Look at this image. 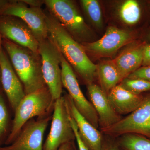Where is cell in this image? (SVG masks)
I'll use <instances>...</instances> for the list:
<instances>
[{
  "label": "cell",
  "mask_w": 150,
  "mask_h": 150,
  "mask_svg": "<svg viewBox=\"0 0 150 150\" xmlns=\"http://www.w3.org/2000/svg\"><path fill=\"white\" fill-rule=\"evenodd\" d=\"M46 23L51 40L56 44L76 74L86 85L93 83L97 66L89 58L81 44L69 34L46 9Z\"/></svg>",
  "instance_id": "cell-1"
},
{
  "label": "cell",
  "mask_w": 150,
  "mask_h": 150,
  "mask_svg": "<svg viewBox=\"0 0 150 150\" xmlns=\"http://www.w3.org/2000/svg\"><path fill=\"white\" fill-rule=\"evenodd\" d=\"M2 46L23 86L25 95L47 86L39 53L2 38Z\"/></svg>",
  "instance_id": "cell-2"
},
{
  "label": "cell",
  "mask_w": 150,
  "mask_h": 150,
  "mask_svg": "<svg viewBox=\"0 0 150 150\" xmlns=\"http://www.w3.org/2000/svg\"><path fill=\"white\" fill-rule=\"evenodd\" d=\"M55 101L47 86L26 95L14 112L11 133L5 146L15 141L22 127L29 120L35 117L43 118L51 115Z\"/></svg>",
  "instance_id": "cell-3"
},
{
  "label": "cell",
  "mask_w": 150,
  "mask_h": 150,
  "mask_svg": "<svg viewBox=\"0 0 150 150\" xmlns=\"http://www.w3.org/2000/svg\"><path fill=\"white\" fill-rule=\"evenodd\" d=\"M46 9L80 43L91 42L93 34L74 1L44 0Z\"/></svg>",
  "instance_id": "cell-4"
},
{
  "label": "cell",
  "mask_w": 150,
  "mask_h": 150,
  "mask_svg": "<svg viewBox=\"0 0 150 150\" xmlns=\"http://www.w3.org/2000/svg\"><path fill=\"white\" fill-rule=\"evenodd\" d=\"M38 53L41 57L44 81L54 100L62 96L61 61L62 54L50 36L39 42Z\"/></svg>",
  "instance_id": "cell-5"
},
{
  "label": "cell",
  "mask_w": 150,
  "mask_h": 150,
  "mask_svg": "<svg viewBox=\"0 0 150 150\" xmlns=\"http://www.w3.org/2000/svg\"><path fill=\"white\" fill-rule=\"evenodd\" d=\"M100 130L101 133L110 137L133 134L150 139V93L144 97L141 105L128 116Z\"/></svg>",
  "instance_id": "cell-6"
},
{
  "label": "cell",
  "mask_w": 150,
  "mask_h": 150,
  "mask_svg": "<svg viewBox=\"0 0 150 150\" xmlns=\"http://www.w3.org/2000/svg\"><path fill=\"white\" fill-rule=\"evenodd\" d=\"M18 17L28 25L38 42L48 38L49 33L46 15L41 8L29 6L22 0H6L0 9V16Z\"/></svg>",
  "instance_id": "cell-7"
},
{
  "label": "cell",
  "mask_w": 150,
  "mask_h": 150,
  "mask_svg": "<svg viewBox=\"0 0 150 150\" xmlns=\"http://www.w3.org/2000/svg\"><path fill=\"white\" fill-rule=\"evenodd\" d=\"M75 140L69 114L62 96L54 103L51 129L43 144V150H58L62 145Z\"/></svg>",
  "instance_id": "cell-8"
},
{
  "label": "cell",
  "mask_w": 150,
  "mask_h": 150,
  "mask_svg": "<svg viewBox=\"0 0 150 150\" xmlns=\"http://www.w3.org/2000/svg\"><path fill=\"white\" fill-rule=\"evenodd\" d=\"M61 68L63 87L67 90L79 112L95 128L98 129L99 122L96 111L91 103L84 95L74 71L62 54Z\"/></svg>",
  "instance_id": "cell-9"
},
{
  "label": "cell",
  "mask_w": 150,
  "mask_h": 150,
  "mask_svg": "<svg viewBox=\"0 0 150 150\" xmlns=\"http://www.w3.org/2000/svg\"><path fill=\"white\" fill-rule=\"evenodd\" d=\"M52 115L32 119L22 128L11 144L0 147V150H43L44 134Z\"/></svg>",
  "instance_id": "cell-10"
},
{
  "label": "cell",
  "mask_w": 150,
  "mask_h": 150,
  "mask_svg": "<svg viewBox=\"0 0 150 150\" xmlns=\"http://www.w3.org/2000/svg\"><path fill=\"white\" fill-rule=\"evenodd\" d=\"M0 35L2 38L38 53L39 42L28 25L18 17L0 16Z\"/></svg>",
  "instance_id": "cell-11"
},
{
  "label": "cell",
  "mask_w": 150,
  "mask_h": 150,
  "mask_svg": "<svg viewBox=\"0 0 150 150\" xmlns=\"http://www.w3.org/2000/svg\"><path fill=\"white\" fill-rule=\"evenodd\" d=\"M134 39L131 33L115 26L108 28L102 38L94 42L81 43L86 53L97 56L114 54Z\"/></svg>",
  "instance_id": "cell-12"
},
{
  "label": "cell",
  "mask_w": 150,
  "mask_h": 150,
  "mask_svg": "<svg viewBox=\"0 0 150 150\" xmlns=\"http://www.w3.org/2000/svg\"><path fill=\"white\" fill-rule=\"evenodd\" d=\"M0 71L2 88L14 113L26 95L21 81L4 48L0 52Z\"/></svg>",
  "instance_id": "cell-13"
},
{
  "label": "cell",
  "mask_w": 150,
  "mask_h": 150,
  "mask_svg": "<svg viewBox=\"0 0 150 150\" xmlns=\"http://www.w3.org/2000/svg\"><path fill=\"white\" fill-rule=\"evenodd\" d=\"M69 113L76 124L80 136L90 150H102V133L79 112L69 94L63 96Z\"/></svg>",
  "instance_id": "cell-14"
},
{
  "label": "cell",
  "mask_w": 150,
  "mask_h": 150,
  "mask_svg": "<svg viewBox=\"0 0 150 150\" xmlns=\"http://www.w3.org/2000/svg\"><path fill=\"white\" fill-rule=\"evenodd\" d=\"M91 103L96 111L100 129H105L118 122L121 119L111 106L107 95L99 86L91 83L87 85Z\"/></svg>",
  "instance_id": "cell-15"
},
{
  "label": "cell",
  "mask_w": 150,
  "mask_h": 150,
  "mask_svg": "<svg viewBox=\"0 0 150 150\" xmlns=\"http://www.w3.org/2000/svg\"><path fill=\"white\" fill-rule=\"evenodd\" d=\"M146 42H138L112 60L123 79L142 67Z\"/></svg>",
  "instance_id": "cell-16"
},
{
  "label": "cell",
  "mask_w": 150,
  "mask_h": 150,
  "mask_svg": "<svg viewBox=\"0 0 150 150\" xmlns=\"http://www.w3.org/2000/svg\"><path fill=\"white\" fill-rule=\"evenodd\" d=\"M107 96L111 106L120 115L130 114L137 109L144 97L133 93L119 84L112 88Z\"/></svg>",
  "instance_id": "cell-17"
},
{
  "label": "cell",
  "mask_w": 150,
  "mask_h": 150,
  "mask_svg": "<svg viewBox=\"0 0 150 150\" xmlns=\"http://www.w3.org/2000/svg\"><path fill=\"white\" fill-rule=\"evenodd\" d=\"M97 76L100 86L107 95L123 79L112 61L102 62L97 65Z\"/></svg>",
  "instance_id": "cell-18"
},
{
  "label": "cell",
  "mask_w": 150,
  "mask_h": 150,
  "mask_svg": "<svg viewBox=\"0 0 150 150\" xmlns=\"http://www.w3.org/2000/svg\"><path fill=\"white\" fill-rule=\"evenodd\" d=\"M8 100L2 88L0 89V147L5 146L9 136L13 119Z\"/></svg>",
  "instance_id": "cell-19"
},
{
  "label": "cell",
  "mask_w": 150,
  "mask_h": 150,
  "mask_svg": "<svg viewBox=\"0 0 150 150\" xmlns=\"http://www.w3.org/2000/svg\"><path fill=\"white\" fill-rule=\"evenodd\" d=\"M118 137L117 146L121 150H150V139L144 136L129 134Z\"/></svg>",
  "instance_id": "cell-20"
},
{
  "label": "cell",
  "mask_w": 150,
  "mask_h": 150,
  "mask_svg": "<svg viewBox=\"0 0 150 150\" xmlns=\"http://www.w3.org/2000/svg\"><path fill=\"white\" fill-rule=\"evenodd\" d=\"M119 17L126 24H137L142 17V9L139 2L135 0H127L123 3L118 11Z\"/></svg>",
  "instance_id": "cell-21"
},
{
  "label": "cell",
  "mask_w": 150,
  "mask_h": 150,
  "mask_svg": "<svg viewBox=\"0 0 150 150\" xmlns=\"http://www.w3.org/2000/svg\"><path fill=\"white\" fill-rule=\"evenodd\" d=\"M80 2L85 13L92 23L96 27L103 26L102 11L100 4L96 0H81Z\"/></svg>",
  "instance_id": "cell-22"
},
{
  "label": "cell",
  "mask_w": 150,
  "mask_h": 150,
  "mask_svg": "<svg viewBox=\"0 0 150 150\" xmlns=\"http://www.w3.org/2000/svg\"><path fill=\"white\" fill-rule=\"evenodd\" d=\"M119 85L135 94L142 95L143 93L150 91V82L139 79L126 78Z\"/></svg>",
  "instance_id": "cell-23"
},
{
  "label": "cell",
  "mask_w": 150,
  "mask_h": 150,
  "mask_svg": "<svg viewBox=\"0 0 150 150\" xmlns=\"http://www.w3.org/2000/svg\"><path fill=\"white\" fill-rule=\"evenodd\" d=\"M127 78L139 79L150 82V65L142 66L129 75Z\"/></svg>",
  "instance_id": "cell-24"
},
{
  "label": "cell",
  "mask_w": 150,
  "mask_h": 150,
  "mask_svg": "<svg viewBox=\"0 0 150 150\" xmlns=\"http://www.w3.org/2000/svg\"><path fill=\"white\" fill-rule=\"evenodd\" d=\"M69 119L71 122V126L74 132L75 140H76L77 144L78 150H90L84 144L79 133V131L76 124L75 123L74 120L69 114Z\"/></svg>",
  "instance_id": "cell-25"
},
{
  "label": "cell",
  "mask_w": 150,
  "mask_h": 150,
  "mask_svg": "<svg viewBox=\"0 0 150 150\" xmlns=\"http://www.w3.org/2000/svg\"><path fill=\"white\" fill-rule=\"evenodd\" d=\"M150 65V44L146 43L144 48L142 66Z\"/></svg>",
  "instance_id": "cell-26"
},
{
  "label": "cell",
  "mask_w": 150,
  "mask_h": 150,
  "mask_svg": "<svg viewBox=\"0 0 150 150\" xmlns=\"http://www.w3.org/2000/svg\"><path fill=\"white\" fill-rule=\"evenodd\" d=\"M25 4L32 7L41 8L44 5V0H22Z\"/></svg>",
  "instance_id": "cell-27"
},
{
  "label": "cell",
  "mask_w": 150,
  "mask_h": 150,
  "mask_svg": "<svg viewBox=\"0 0 150 150\" xmlns=\"http://www.w3.org/2000/svg\"><path fill=\"white\" fill-rule=\"evenodd\" d=\"M58 150H77L74 141L68 142L62 145Z\"/></svg>",
  "instance_id": "cell-28"
},
{
  "label": "cell",
  "mask_w": 150,
  "mask_h": 150,
  "mask_svg": "<svg viewBox=\"0 0 150 150\" xmlns=\"http://www.w3.org/2000/svg\"><path fill=\"white\" fill-rule=\"evenodd\" d=\"M102 150H121L118 147V146L115 145H109L103 148Z\"/></svg>",
  "instance_id": "cell-29"
},
{
  "label": "cell",
  "mask_w": 150,
  "mask_h": 150,
  "mask_svg": "<svg viewBox=\"0 0 150 150\" xmlns=\"http://www.w3.org/2000/svg\"><path fill=\"white\" fill-rule=\"evenodd\" d=\"M6 0H0V9L1 8L3 5L6 2ZM2 42V38L1 36L0 35V52L1 51L3 48Z\"/></svg>",
  "instance_id": "cell-30"
},
{
  "label": "cell",
  "mask_w": 150,
  "mask_h": 150,
  "mask_svg": "<svg viewBox=\"0 0 150 150\" xmlns=\"http://www.w3.org/2000/svg\"><path fill=\"white\" fill-rule=\"evenodd\" d=\"M146 39L149 42V43H148L150 44V30L147 33L146 35Z\"/></svg>",
  "instance_id": "cell-31"
},
{
  "label": "cell",
  "mask_w": 150,
  "mask_h": 150,
  "mask_svg": "<svg viewBox=\"0 0 150 150\" xmlns=\"http://www.w3.org/2000/svg\"><path fill=\"white\" fill-rule=\"evenodd\" d=\"M2 88L1 83V71H0V89Z\"/></svg>",
  "instance_id": "cell-32"
}]
</instances>
